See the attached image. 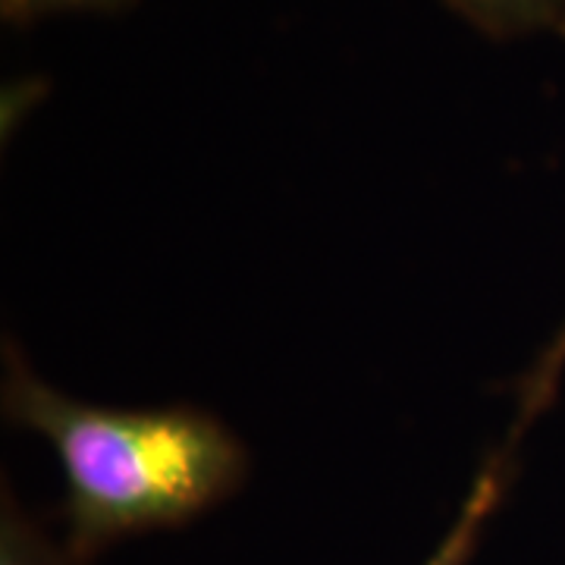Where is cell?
Wrapping results in <instances>:
<instances>
[{
  "instance_id": "8992f818",
  "label": "cell",
  "mask_w": 565,
  "mask_h": 565,
  "mask_svg": "<svg viewBox=\"0 0 565 565\" xmlns=\"http://www.w3.org/2000/svg\"><path fill=\"white\" fill-rule=\"evenodd\" d=\"M120 3L126 0H0V13L7 22L22 25L61 10H95V7H120Z\"/></svg>"
},
{
  "instance_id": "7a4b0ae2",
  "label": "cell",
  "mask_w": 565,
  "mask_h": 565,
  "mask_svg": "<svg viewBox=\"0 0 565 565\" xmlns=\"http://www.w3.org/2000/svg\"><path fill=\"white\" fill-rule=\"evenodd\" d=\"M505 481H509V468H505L503 456L487 459L481 475L475 478V484L465 497L462 509L456 515L452 527L444 534L440 546L424 559V565H468L475 550L481 544L484 525L490 522V515L497 512V505L503 500Z\"/></svg>"
},
{
  "instance_id": "6da1fadb",
  "label": "cell",
  "mask_w": 565,
  "mask_h": 565,
  "mask_svg": "<svg viewBox=\"0 0 565 565\" xmlns=\"http://www.w3.org/2000/svg\"><path fill=\"white\" fill-rule=\"evenodd\" d=\"M3 415L54 446L70 550L82 563L122 537L192 522L248 471L245 446L214 415L79 403L39 381L17 352H7Z\"/></svg>"
},
{
  "instance_id": "3957f363",
  "label": "cell",
  "mask_w": 565,
  "mask_h": 565,
  "mask_svg": "<svg viewBox=\"0 0 565 565\" xmlns=\"http://www.w3.org/2000/svg\"><path fill=\"white\" fill-rule=\"evenodd\" d=\"M487 35H525L565 29V0H446Z\"/></svg>"
},
{
  "instance_id": "5b68a950",
  "label": "cell",
  "mask_w": 565,
  "mask_h": 565,
  "mask_svg": "<svg viewBox=\"0 0 565 565\" xmlns=\"http://www.w3.org/2000/svg\"><path fill=\"white\" fill-rule=\"evenodd\" d=\"M565 367V323L563 330L556 333L553 345L546 349L544 355L537 359L534 371L525 377L522 384V427H525L531 418H537L546 408V403L553 399V390L559 384V374Z\"/></svg>"
},
{
  "instance_id": "277c9868",
  "label": "cell",
  "mask_w": 565,
  "mask_h": 565,
  "mask_svg": "<svg viewBox=\"0 0 565 565\" xmlns=\"http://www.w3.org/2000/svg\"><path fill=\"white\" fill-rule=\"evenodd\" d=\"M0 565H82V559L61 546H54L39 527L25 519L17 500L3 493V515H0Z\"/></svg>"
}]
</instances>
